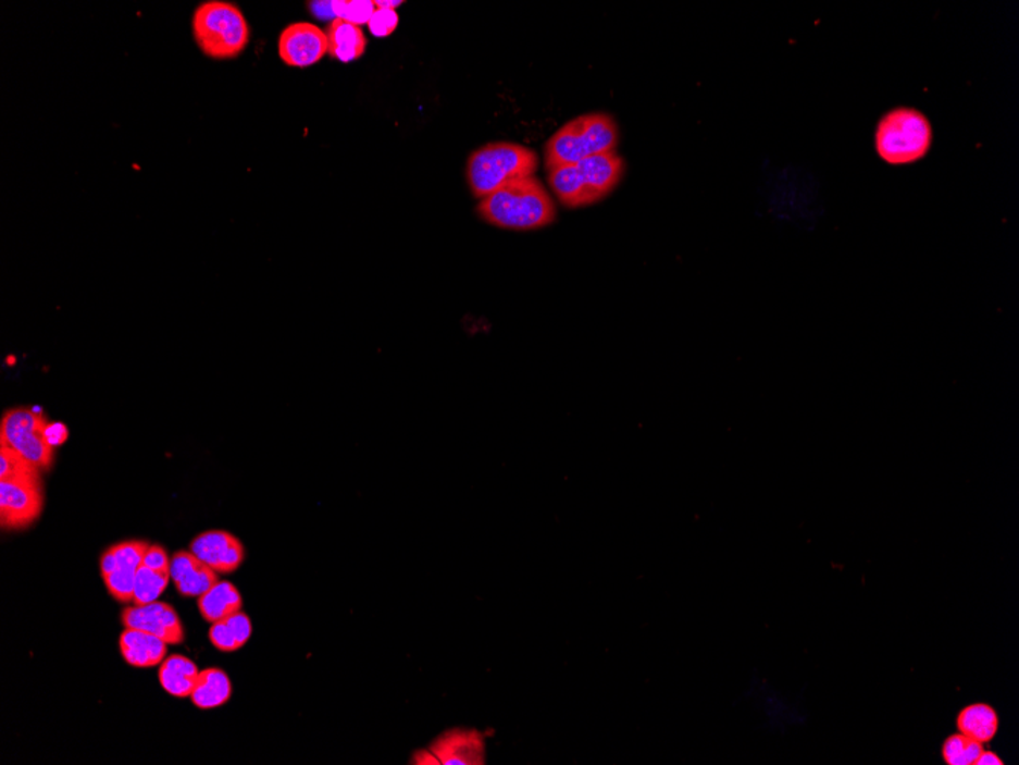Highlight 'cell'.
<instances>
[{"mask_svg": "<svg viewBox=\"0 0 1019 765\" xmlns=\"http://www.w3.org/2000/svg\"><path fill=\"white\" fill-rule=\"evenodd\" d=\"M401 3L403 2H399V0H397V2H388V0H377V2H374V5H376V9L396 10L397 7L401 5Z\"/></svg>", "mask_w": 1019, "mask_h": 765, "instance_id": "31", "label": "cell"}, {"mask_svg": "<svg viewBox=\"0 0 1019 765\" xmlns=\"http://www.w3.org/2000/svg\"><path fill=\"white\" fill-rule=\"evenodd\" d=\"M537 164V155L521 144H487L469 157V187L473 196L481 200L510 182L534 176Z\"/></svg>", "mask_w": 1019, "mask_h": 765, "instance_id": "2", "label": "cell"}, {"mask_svg": "<svg viewBox=\"0 0 1019 765\" xmlns=\"http://www.w3.org/2000/svg\"><path fill=\"white\" fill-rule=\"evenodd\" d=\"M310 10L314 16L320 18H332L335 21V13H333V2H314L310 3Z\"/></svg>", "mask_w": 1019, "mask_h": 765, "instance_id": "29", "label": "cell"}, {"mask_svg": "<svg viewBox=\"0 0 1019 765\" xmlns=\"http://www.w3.org/2000/svg\"><path fill=\"white\" fill-rule=\"evenodd\" d=\"M483 221L502 230L533 231L556 221V206L547 189L534 176L510 182L481 199Z\"/></svg>", "mask_w": 1019, "mask_h": 765, "instance_id": "1", "label": "cell"}, {"mask_svg": "<svg viewBox=\"0 0 1019 765\" xmlns=\"http://www.w3.org/2000/svg\"><path fill=\"white\" fill-rule=\"evenodd\" d=\"M231 696H233V683L228 674L222 669L210 668L200 673L195 691L189 699L199 710L210 711L228 703Z\"/></svg>", "mask_w": 1019, "mask_h": 765, "instance_id": "20", "label": "cell"}, {"mask_svg": "<svg viewBox=\"0 0 1019 765\" xmlns=\"http://www.w3.org/2000/svg\"><path fill=\"white\" fill-rule=\"evenodd\" d=\"M328 54L343 63L356 62L365 54L366 37L361 26L335 18L328 26Z\"/></svg>", "mask_w": 1019, "mask_h": 765, "instance_id": "18", "label": "cell"}, {"mask_svg": "<svg viewBox=\"0 0 1019 765\" xmlns=\"http://www.w3.org/2000/svg\"><path fill=\"white\" fill-rule=\"evenodd\" d=\"M430 752L442 765H483L486 738L479 730L450 729L432 742Z\"/></svg>", "mask_w": 1019, "mask_h": 765, "instance_id": "12", "label": "cell"}, {"mask_svg": "<svg viewBox=\"0 0 1019 765\" xmlns=\"http://www.w3.org/2000/svg\"><path fill=\"white\" fill-rule=\"evenodd\" d=\"M40 476V469L9 446H0V480Z\"/></svg>", "mask_w": 1019, "mask_h": 765, "instance_id": "25", "label": "cell"}, {"mask_svg": "<svg viewBox=\"0 0 1019 765\" xmlns=\"http://www.w3.org/2000/svg\"><path fill=\"white\" fill-rule=\"evenodd\" d=\"M149 547L147 541L132 540L113 544L102 553L101 577L113 600L134 604L136 573Z\"/></svg>", "mask_w": 1019, "mask_h": 765, "instance_id": "8", "label": "cell"}, {"mask_svg": "<svg viewBox=\"0 0 1019 765\" xmlns=\"http://www.w3.org/2000/svg\"><path fill=\"white\" fill-rule=\"evenodd\" d=\"M278 54L287 66H313L328 54L327 33L309 22L286 26L278 39Z\"/></svg>", "mask_w": 1019, "mask_h": 765, "instance_id": "9", "label": "cell"}, {"mask_svg": "<svg viewBox=\"0 0 1019 765\" xmlns=\"http://www.w3.org/2000/svg\"><path fill=\"white\" fill-rule=\"evenodd\" d=\"M49 420L39 407L11 408L0 422V446L17 451L40 471H48L54 464L55 448L47 441Z\"/></svg>", "mask_w": 1019, "mask_h": 765, "instance_id": "6", "label": "cell"}, {"mask_svg": "<svg viewBox=\"0 0 1019 765\" xmlns=\"http://www.w3.org/2000/svg\"><path fill=\"white\" fill-rule=\"evenodd\" d=\"M957 726L960 733L983 744L998 732V715L989 704H971L958 715Z\"/></svg>", "mask_w": 1019, "mask_h": 765, "instance_id": "23", "label": "cell"}, {"mask_svg": "<svg viewBox=\"0 0 1019 765\" xmlns=\"http://www.w3.org/2000/svg\"><path fill=\"white\" fill-rule=\"evenodd\" d=\"M374 11H376V5H374V2H370V0H351V2L340 0V2H333V13H335L336 18H343V21L348 22V24L358 26L369 24Z\"/></svg>", "mask_w": 1019, "mask_h": 765, "instance_id": "26", "label": "cell"}, {"mask_svg": "<svg viewBox=\"0 0 1019 765\" xmlns=\"http://www.w3.org/2000/svg\"><path fill=\"white\" fill-rule=\"evenodd\" d=\"M170 571L177 592L184 597H200L220 581L218 571L191 551L174 553Z\"/></svg>", "mask_w": 1019, "mask_h": 765, "instance_id": "15", "label": "cell"}, {"mask_svg": "<svg viewBox=\"0 0 1019 765\" xmlns=\"http://www.w3.org/2000/svg\"><path fill=\"white\" fill-rule=\"evenodd\" d=\"M252 636V622L245 613L225 617L212 624L210 640L212 645L222 653H234L241 650Z\"/></svg>", "mask_w": 1019, "mask_h": 765, "instance_id": "22", "label": "cell"}, {"mask_svg": "<svg viewBox=\"0 0 1019 765\" xmlns=\"http://www.w3.org/2000/svg\"><path fill=\"white\" fill-rule=\"evenodd\" d=\"M120 651L128 665L135 668H154L165 661L169 643L149 632L126 628L120 636Z\"/></svg>", "mask_w": 1019, "mask_h": 765, "instance_id": "16", "label": "cell"}, {"mask_svg": "<svg viewBox=\"0 0 1019 765\" xmlns=\"http://www.w3.org/2000/svg\"><path fill=\"white\" fill-rule=\"evenodd\" d=\"M200 615L207 622L215 624L225 617L236 615L244 607V597L237 587L229 581H219L197 601Z\"/></svg>", "mask_w": 1019, "mask_h": 765, "instance_id": "19", "label": "cell"}, {"mask_svg": "<svg viewBox=\"0 0 1019 765\" xmlns=\"http://www.w3.org/2000/svg\"><path fill=\"white\" fill-rule=\"evenodd\" d=\"M200 671L195 662L184 655H170L159 668V683L166 694L188 699L195 691Z\"/></svg>", "mask_w": 1019, "mask_h": 765, "instance_id": "17", "label": "cell"}, {"mask_svg": "<svg viewBox=\"0 0 1019 765\" xmlns=\"http://www.w3.org/2000/svg\"><path fill=\"white\" fill-rule=\"evenodd\" d=\"M189 551L218 573H234L245 560V545L226 530H208L189 544Z\"/></svg>", "mask_w": 1019, "mask_h": 765, "instance_id": "11", "label": "cell"}, {"mask_svg": "<svg viewBox=\"0 0 1019 765\" xmlns=\"http://www.w3.org/2000/svg\"><path fill=\"white\" fill-rule=\"evenodd\" d=\"M45 435H47L49 445L57 448V446L63 445V443L67 441V437H70V430H67L66 425L62 422H49Z\"/></svg>", "mask_w": 1019, "mask_h": 765, "instance_id": "28", "label": "cell"}, {"mask_svg": "<svg viewBox=\"0 0 1019 765\" xmlns=\"http://www.w3.org/2000/svg\"><path fill=\"white\" fill-rule=\"evenodd\" d=\"M192 36L204 55L214 60L236 59L248 47L251 29L237 5L208 0L192 14Z\"/></svg>", "mask_w": 1019, "mask_h": 765, "instance_id": "3", "label": "cell"}, {"mask_svg": "<svg viewBox=\"0 0 1019 765\" xmlns=\"http://www.w3.org/2000/svg\"><path fill=\"white\" fill-rule=\"evenodd\" d=\"M172 559L169 553L159 544H150L144 556L135 579L134 604L146 605L158 601L172 581Z\"/></svg>", "mask_w": 1019, "mask_h": 765, "instance_id": "14", "label": "cell"}, {"mask_svg": "<svg viewBox=\"0 0 1019 765\" xmlns=\"http://www.w3.org/2000/svg\"><path fill=\"white\" fill-rule=\"evenodd\" d=\"M619 127L608 113H588L564 124L545 147L547 169L577 164L583 159L616 151Z\"/></svg>", "mask_w": 1019, "mask_h": 765, "instance_id": "4", "label": "cell"}, {"mask_svg": "<svg viewBox=\"0 0 1019 765\" xmlns=\"http://www.w3.org/2000/svg\"><path fill=\"white\" fill-rule=\"evenodd\" d=\"M397 25H399V14L396 10L376 9L369 22L370 33L374 37L392 36Z\"/></svg>", "mask_w": 1019, "mask_h": 765, "instance_id": "27", "label": "cell"}, {"mask_svg": "<svg viewBox=\"0 0 1019 765\" xmlns=\"http://www.w3.org/2000/svg\"><path fill=\"white\" fill-rule=\"evenodd\" d=\"M124 628L157 636L169 645H181L185 640L184 625L176 609L165 602L154 601L146 605H131L121 615Z\"/></svg>", "mask_w": 1019, "mask_h": 765, "instance_id": "10", "label": "cell"}, {"mask_svg": "<svg viewBox=\"0 0 1019 765\" xmlns=\"http://www.w3.org/2000/svg\"><path fill=\"white\" fill-rule=\"evenodd\" d=\"M579 174L589 206L611 195L623 177L624 162L617 151L596 155L577 162Z\"/></svg>", "mask_w": 1019, "mask_h": 765, "instance_id": "13", "label": "cell"}, {"mask_svg": "<svg viewBox=\"0 0 1019 765\" xmlns=\"http://www.w3.org/2000/svg\"><path fill=\"white\" fill-rule=\"evenodd\" d=\"M45 494L40 476L0 480V526L24 530L39 520Z\"/></svg>", "mask_w": 1019, "mask_h": 765, "instance_id": "7", "label": "cell"}, {"mask_svg": "<svg viewBox=\"0 0 1019 765\" xmlns=\"http://www.w3.org/2000/svg\"><path fill=\"white\" fill-rule=\"evenodd\" d=\"M983 752L981 742L971 740L964 733L953 735L943 744V760L949 765H972Z\"/></svg>", "mask_w": 1019, "mask_h": 765, "instance_id": "24", "label": "cell"}, {"mask_svg": "<svg viewBox=\"0 0 1019 765\" xmlns=\"http://www.w3.org/2000/svg\"><path fill=\"white\" fill-rule=\"evenodd\" d=\"M931 138L930 123L922 113L897 109L879 123L877 147L890 164H908L927 153Z\"/></svg>", "mask_w": 1019, "mask_h": 765, "instance_id": "5", "label": "cell"}, {"mask_svg": "<svg viewBox=\"0 0 1019 765\" xmlns=\"http://www.w3.org/2000/svg\"><path fill=\"white\" fill-rule=\"evenodd\" d=\"M977 765H1003L1002 757L995 755L992 752H981L979 760L975 761Z\"/></svg>", "mask_w": 1019, "mask_h": 765, "instance_id": "30", "label": "cell"}, {"mask_svg": "<svg viewBox=\"0 0 1019 765\" xmlns=\"http://www.w3.org/2000/svg\"><path fill=\"white\" fill-rule=\"evenodd\" d=\"M549 170V187L552 188L560 203L567 208L588 207L589 200L583 187L577 165L563 164Z\"/></svg>", "mask_w": 1019, "mask_h": 765, "instance_id": "21", "label": "cell"}]
</instances>
